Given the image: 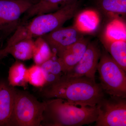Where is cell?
I'll return each instance as SVG.
<instances>
[{"mask_svg": "<svg viewBox=\"0 0 126 126\" xmlns=\"http://www.w3.org/2000/svg\"><path fill=\"white\" fill-rule=\"evenodd\" d=\"M44 87L42 94L47 99L61 98L80 107L96 106L105 96L100 84L86 77L63 74L58 80Z\"/></svg>", "mask_w": 126, "mask_h": 126, "instance_id": "6da1fadb", "label": "cell"}, {"mask_svg": "<svg viewBox=\"0 0 126 126\" xmlns=\"http://www.w3.org/2000/svg\"><path fill=\"white\" fill-rule=\"evenodd\" d=\"M79 7L78 0L59 10L34 16L31 20L21 23L9 38L4 49L24 39L42 36L62 27L77 15Z\"/></svg>", "mask_w": 126, "mask_h": 126, "instance_id": "7a4b0ae2", "label": "cell"}, {"mask_svg": "<svg viewBox=\"0 0 126 126\" xmlns=\"http://www.w3.org/2000/svg\"><path fill=\"white\" fill-rule=\"evenodd\" d=\"M48 99L44 102L45 126H81L95 122L97 118L96 106L78 107L61 98Z\"/></svg>", "mask_w": 126, "mask_h": 126, "instance_id": "3957f363", "label": "cell"}, {"mask_svg": "<svg viewBox=\"0 0 126 126\" xmlns=\"http://www.w3.org/2000/svg\"><path fill=\"white\" fill-rule=\"evenodd\" d=\"M45 110V102H39L29 93L15 89L11 126H41Z\"/></svg>", "mask_w": 126, "mask_h": 126, "instance_id": "277c9868", "label": "cell"}, {"mask_svg": "<svg viewBox=\"0 0 126 126\" xmlns=\"http://www.w3.org/2000/svg\"><path fill=\"white\" fill-rule=\"evenodd\" d=\"M97 70L99 84L105 93L126 98V72L113 60L106 50L101 52Z\"/></svg>", "mask_w": 126, "mask_h": 126, "instance_id": "5b68a950", "label": "cell"}, {"mask_svg": "<svg viewBox=\"0 0 126 126\" xmlns=\"http://www.w3.org/2000/svg\"><path fill=\"white\" fill-rule=\"evenodd\" d=\"M96 126H126V98L105 96L96 105Z\"/></svg>", "mask_w": 126, "mask_h": 126, "instance_id": "8992f818", "label": "cell"}, {"mask_svg": "<svg viewBox=\"0 0 126 126\" xmlns=\"http://www.w3.org/2000/svg\"><path fill=\"white\" fill-rule=\"evenodd\" d=\"M33 5L29 0H0V31L6 34L15 31L21 16Z\"/></svg>", "mask_w": 126, "mask_h": 126, "instance_id": "52a82bcc", "label": "cell"}, {"mask_svg": "<svg viewBox=\"0 0 126 126\" xmlns=\"http://www.w3.org/2000/svg\"><path fill=\"white\" fill-rule=\"evenodd\" d=\"M41 37L56 55L84 38L83 32L75 25L66 27L62 26Z\"/></svg>", "mask_w": 126, "mask_h": 126, "instance_id": "ba28073f", "label": "cell"}, {"mask_svg": "<svg viewBox=\"0 0 126 126\" xmlns=\"http://www.w3.org/2000/svg\"><path fill=\"white\" fill-rule=\"evenodd\" d=\"M101 52L96 43L89 42L81 60L65 75L70 77H86L95 81V73Z\"/></svg>", "mask_w": 126, "mask_h": 126, "instance_id": "9c48e42d", "label": "cell"}, {"mask_svg": "<svg viewBox=\"0 0 126 126\" xmlns=\"http://www.w3.org/2000/svg\"><path fill=\"white\" fill-rule=\"evenodd\" d=\"M15 96V87L4 81L0 82V126H11Z\"/></svg>", "mask_w": 126, "mask_h": 126, "instance_id": "30bf717a", "label": "cell"}, {"mask_svg": "<svg viewBox=\"0 0 126 126\" xmlns=\"http://www.w3.org/2000/svg\"><path fill=\"white\" fill-rule=\"evenodd\" d=\"M89 43L88 40L84 38L57 55L61 63L63 74H66L81 60Z\"/></svg>", "mask_w": 126, "mask_h": 126, "instance_id": "8fae6325", "label": "cell"}, {"mask_svg": "<svg viewBox=\"0 0 126 126\" xmlns=\"http://www.w3.org/2000/svg\"><path fill=\"white\" fill-rule=\"evenodd\" d=\"M77 0H40L24 14L21 19L23 23L39 15L52 13Z\"/></svg>", "mask_w": 126, "mask_h": 126, "instance_id": "7c38bea8", "label": "cell"}, {"mask_svg": "<svg viewBox=\"0 0 126 126\" xmlns=\"http://www.w3.org/2000/svg\"><path fill=\"white\" fill-rule=\"evenodd\" d=\"M34 45V40L33 38L21 40L6 49L0 50V59L10 54L18 60H29L33 58Z\"/></svg>", "mask_w": 126, "mask_h": 126, "instance_id": "4fadbf2b", "label": "cell"}, {"mask_svg": "<svg viewBox=\"0 0 126 126\" xmlns=\"http://www.w3.org/2000/svg\"><path fill=\"white\" fill-rule=\"evenodd\" d=\"M40 65L46 81L45 86L56 82L63 74L61 63L55 53L50 58Z\"/></svg>", "mask_w": 126, "mask_h": 126, "instance_id": "5bb4252c", "label": "cell"}, {"mask_svg": "<svg viewBox=\"0 0 126 126\" xmlns=\"http://www.w3.org/2000/svg\"><path fill=\"white\" fill-rule=\"evenodd\" d=\"M104 46L113 60L126 72V41L106 40Z\"/></svg>", "mask_w": 126, "mask_h": 126, "instance_id": "9a60e30c", "label": "cell"}, {"mask_svg": "<svg viewBox=\"0 0 126 126\" xmlns=\"http://www.w3.org/2000/svg\"><path fill=\"white\" fill-rule=\"evenodd\" d=\"M9 86L26 87L29 83L27 68L23 63L16 61L9 69L8 78Z\"/></svg>", "mask_w": 126, "mask_h": 126, "instance_id": "2e32d148", "label": "cell"}, {"mask_svg": "<svg viewBox=\"0 0 126 126\" xmlns=\"http://www.w3.org/2000/svg\"><path fill=\"white\" fill-rule=\"evenodd\" d=\"M99 21V18L95 12L85 11L78 16L75 25L83 33L90 32L96 29Z\"/></svg>", "mask_w": 126, "mask_h": 126, "instance_id": "e0dca14e", "label": "cell"}, {"mask_svg": "<svg viewBox=\"0 0 126 126\" xmlns=\"http://www.w3.org/2000/svg\"><path fill=\"white\" fill-rule=\"evenodd\" d=\"M54 54L50 47L41 36L34 40L33 58L35 64L41 65Z\"/></svg>", "mask_w": 126, "mask_h": 126, "instance_id": "ac0fdd59", "label": "cell"}, {"mask_svg": "<svg viewBox=\"0 0 126 126\" xmlns=\"http://www.w3.org/2000/svg\"><path fill=\"white\" fill-rule=\"evenodd\" d=\"M105 35L106 40L126 41V26L121 21L113 20L106 27Z\"/></svg>", "mask_w": 126, "mask_h": 126, "instance_id": "d6986e66", "label": "cell"}, {"mask_svg": "<svg viewBox=\"0 0 126 126\" xmlns=\"http://www.w3.org/2000/svg\"><path fill=\"white\" fill-rule=\"evenodd\" d=\"M97 5L104 11L126 15V0H97Z\"/></svg>", "mask_w": 126, "mask_h": 126, "instance_id": "ffe728a7", "label": "cell"}, {"mask_svg": "<svg viewBox=\"0 0 126 126\" xmlns=\"http://www.w3.org/2000/svg\"><path fill=\"white\" fill-rule=\"evenodd\" d=\"M28 82L36 87H44L46 84V81L40 65H32L27 68Z\"/></svg>", "mask_w": 126, "mask_h": 126, "instance_id": "44dd1931", "label": "cell"}, {"mask_svg": "<svg viewBox=\"0 0 126 126\" xmlns=\"http://www.w3.org/2000/svg\"><path fill=\"white\" fill-rule=\"evenodd\" d=\"M30 1H31L33 4H36L37 2H38L40 0H29Z\"/></svg>", "mask_w": 126, "mask_h": 126, "instance_id": "7402d4cb", "label": "cell"}]
</instances>
